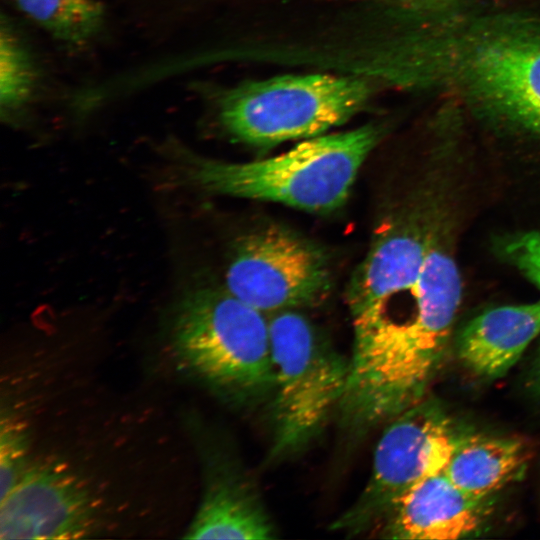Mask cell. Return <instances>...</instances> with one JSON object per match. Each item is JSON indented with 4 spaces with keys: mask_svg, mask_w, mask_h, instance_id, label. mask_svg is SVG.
Returning a JSON list of instances; mask_svg holds the SVG:
<instances>
[{
    "mask_svg": "<svg viewBox=\"0 0 540 540\" xmlns=\"http://www.w3.org/2000/svg\"><path fill=\"white\" fill-rule=\"evenodd\" d=\"M352 276L347 303L353 321L373 316L412 291L429 248L418 233L384 224Z\"/></svg>",
    "mask_w": 540,
    "mask_h": 540,
    "instance_id": "obj_11",
    "label": "cell"
},
{
    "mask_svg": "<svg viewBox=\"0 0 540 540\" xmlns=\"http://www.w3.org/2000/svg\"><path fill=\"white\" fill-rule=\"evenodd\" d=\"M16 4L49 34L70 44L87 42L104 20L98 0H16Z\"/></svg>",
    "mask_w": 540,
    "mask_h": 540,
    "instance_id": "obj_14",
    "label": "cell"
},
{
    "mask_svg": "<svg viewBox=\"0 0 540 540\" xmlns=\"http://www.w3.org/2000/svg\"><path fill=\"white\" fill-rule=\"evenodd\" d=\"M440 409L420 401L387 423L374 451L370 477L331 528L375 531L397 501L424 479L444 471L458 442Z\"/></svg>",
    "mask_w": 540,
    "mask_h": 540,
    "instance_id": "obj_6",
    "label": "cell"
},
{
    "mask_svg": "<svg viewBox=\"0 0 540 540\" xmlns=\"http://www.w3.org/2000/svg\"><path fill=\"white\" fill-rule=\"evenodd\" d=\"M35 72L29 53L14 31L2 21L0 31V104L14 111L30 98Z\"/></svg>",
    "mask_w": 540,
    "mask_h": 540,
    "instance_id": "obj_15",
    "label": "cell"
},
{
    "mask_svg": "<svg viewBox=\"0 0 540 540\" xmlns=\"http://www.w3.org/2000/svg\"><path fill=\"white\" fill-rule=\"evenodd\" d=\"M525 460L517 439L469 435L458 439L443 473L470 497L485 500L518 475Z\"/></svg>",
    "mask_w": 540,
    "mask_h": 540,
    "instance_id": "obj_13",
    "label": "cell"
},
{
    "mask_svg": "<svg viewBox=\"0 0 540 540\" xmlns=\"http://www.w3.org/2000/svg\"><path fill=\"white\" fill-rule=\"evenodd\" d=\"M539 334L540 301L496 307L467 324L459 338L458 355L478 376L498 378Z\"/></svg>",
    "mask_w": 540,
    "mask_h": 540,
    "instance_id": "obj_12",
    "label": "cell"
},
{
    "mask_svg": "<svg viewBox=\"0 0 540 540\" xmlns=\"http://www.w3.org/2000/svg\"><path fill=\"white\" fill-rule=\"evenodd\" d=\"M529 386L540 396V350L530 373Z\"/></svg>",
    "mask_w": 540,
    "mask_h": 540,
    "instance_id": "obj_16",
    "label": "cell"
},
{
    "mask_svg": "<svg viewBox=\"0 0 540 540\" xmlns=\"http://www.w3.org/2000/svg\"><path fill=\"white\" fill-rule=\"evenodd\" d=\"M538 282H539V286H540V263H539V268H538Z\"/></svg>",
    "mask_w": 540,
    "mask_h": 540,
    "instance_id": "obj_17",
    "label": "cell"
},
{
    "mask_svg": "<svg viewBox=\"0 0 540 540\" xmlns=\"http://www.w3.org/2000/svg\"><path fill=\"white\" fill-rule=\"evenodd\" d=\"M269 327L274 372L269 456L281 460L320 435L341 402L350 363L298 312L277 311Z\"/></svg>",
    "mask_w": 540,
    "mask_h": 540,
    "instance_id": "obj_4",
    "label": "cell"
},
{
    "mask_svg": "<svg viewBox=\"0 0 540 540\" xmlns=\"http://www.w3.org/2000/svg\"><path fill=\"white\" fill-rule=\"evenodd\" d=\"M372 92L360 76H280L222 92L219 119L235 139L271 146L323 135L358 113Z\"/></svg>",
    "mask_w": 540,
    "mask_h": 540,
    "instance_id": "obj_5",
    "label": "cell"
},
{
    "mask_svg": "<svg viewBox=\"0 0 540 540\" xmlns=\"http://www.w3.org/2000/svg\"><path fill=\"white\" fill-rule=\"evenodd\" d=\"M398 1H408V3H412V2H418L420 0H398Z\"/></svg>",
    "mask_w": 540,
    "mask_h": 540,
    "instance_id": "obj_18",
    "label": "cell"
},
{
    "mask_svg": "<svg viewBox=\"0 0 540 540\" xmlns=\"http://www.w3.org/2000/svg\"><path fill=\"white\" fill-rule=\"evenodd\" d=\"M329 287L328 261L321 249L276 226L242 237L226 271V289L262 312L313 305Z\"/></svg>",
    "mask_w": 540,
    "mask_h": 540,
    "instance_id": "obj_7",
    "label": "cell"
},
{
    "mask_svg": "<svg viewBox=\"0 0 540 540\" xmlns=\"http://www.w3.org/2000/svg\"><path fill=\"white\" fill-rule=\"evenodd\" d=\"M167 338L178 364L226 402L249 408L270 400L269 321L227 289L184 292L171 309Z\"/></svg>",
    "mask_w": 540,
    "mask_h": 540,
    "instance_id": "obj_3",
    "label": "cell"
},
{
    "mask_svg": "<svg viewBox=\"0 0 540 540\" xmlns=\"http://www.w3.org/2000/svg\"><path fill=\"white\" fill-rule=\"evenodd\" d=\"M382 135L376 124L304 139L271 158L229 163L173 147L182 179L208 192L271 201L309 212L344 204L363 162Z\"/></svg>",
    "mask_w": 540,
    "mask_h": 540,
    "instance_id": "obj_2",
    "label": "cell"
},
{
    "mask_svg": "<svg viewBox=\"0 0 540 540\" xmlns=\"http://www.w3.org/2000/svg\"><path fill=\"white\" fill-rule=\"evenodd\" d=\"M483 501L461 491L441 472L405 493L375 531L392 539L462 538L482 522Z\"/></svg>",
    "mask_w": 540,
    "mask_h": 540,
    "instance_id": "obj_10",
    "label": "cell"
},
{
    "mask_svg": "<svg viewBox=\"0 0 540 540\" xmlns=\"http://www.w3.org/2000/svg\"><path fill=\"white\" fill-rule=\"evenodd\" d=\"M460 71L472 94L540 130V35L497 32L464 46Z\"/></svg>",
    "mask_w": 540,
    "mask_h": 540,
    "instance_id": "obj_8",
    "label": "cell"
},
{
    "mask_svg": "<svg viewBox=\"0 0 540 540\" xmlns=\"http://www.w3.org/2000/svg\"><path fill=\"white\" fill-rule=\"evenodd\" d=\"M275 526L248 476L229 457H212L199 507L186 539L275 538Z\"/></svg>",
    "mask_w": 540,
    "mask_h": 540,
    "instance_id": "obj_9",
    "label": "cell"
},
{
    "mask_svg": "<svg viewBox=\"0 0 540 540\" xmlns=\"http://www.w3.org/2000/svg\"><path fill=\"white\" fill-rule=\"evenodd\" d=\"M460 300L454 261L429 250L406 316L386 313L353 325L349 377L337 410L346 431L362 436L423 400Z\"/></svg>",
    "mask_w": 540,
    "mask_h": 540,
    "instance_id": "obj_1",
    "label": "cell"
}]
</instances>
